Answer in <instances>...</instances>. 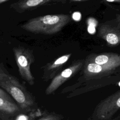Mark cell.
Listing matches in <instances>:
<instances>
[{
    "label": "cell",
    "instance_id": "14",
    "mask_svg": "<svg viewBox=\"0 0 120 120\" xmlns=\"http://www.w3.org/2000/svg\"><path fill=\"white\" fill-rule=\"evenodd\" d=\"M115 24L119 29H120V15H117Z\"/></svg>",
    "mask_w": 120,
    "mask_h": 120
},
{
    "label": "cell",
    "instance_id": "11",
    "mask_svg": "<svg viewBox=\"0 0 120 120\" xmlns=\"http://www.w3.org/2000/svg\"><path fill=\"white\" fill-rule=\"evenodd\" d=\"M85 60L102 65L120 67V55L116 53H92L87 56Z\"/></svg>",
    "mask_w": 120,
    "mask_h": 120
},
{
    "label": "cell",
    "instance_id": "9",
    "mask_svg": "<svg viewBox=\"0 0 120 120\" xmlns=\"http://www.w3.org/2000/svg\"><path fill=\"white\" fill-rule=\"evenodd\" d=\"M98 36L104 40L109 46L115 47L120 45V29L112 22L101 23L98 28Z\"/></svg>",
    "mask_w": 120,
    "mask_h": 120
},
{
    "label": "cell",
    "instance_id": "5",
    "mask_svg": "<svg viewBox=\"0 0 120 120\" xmlns=\"http://www.w3.org/2000/svg\"><path fill=\"white\" fill-rule=\"evenodd\" d=\"M120 110V90L101 100L88 119L110 120Z\"/></svg>",
    "mask_w": 120,
    "mask_h": 120
},
{
    "label": "cell",
    "instance_id": "1",
    "mask_svg": "<svg viewBox=\"0 0 120 120\" xmlns=\"http://www.w3.org/2000/svg\"><path fill=\"white\" fill-rule=\"evenodd\" d=\"M0 86L14 98L24 113L38 109L34 96L16 77L8 72L2 62L0 64Z\"/></svg>",
    "mask_w": 120,
    "mask_h": 120
},
{
    "label": "cell",
    "instance_id": "12",
    "mask_svg": "<svg viewBox=\"0 0 120 120\" xmlns=\"http://www.w3.org/2000/svg\"><path fill=\"white\" fill-rule=\"evenodd\" d=\"M53 0H19L11 5L14 10L19 13H22L40 6Z\"/></svg>",
    "mask_w": 120,
    "mask_h": 120
},
{
    "label": "cell",
    "instance_id": "6",
    "mask_svg": "<svg viewBox=\"0 0 120 120\" xmlns=\"http://www.w3.org/2000/svg\"><path fill=\"white\" fill-rule=\"evenodd\" d=\"M85 63V59H78L74 61L68 68L60 71L52 79L45 90V94H53L63 83L75 76L82 69Z\"/></svg>",
    "mask_w": 120,
    "mask_h": 120
},
{
    "label": "cell",
    "instance_id": "8",
    "mask_svg": "<svg viewBox=\"0 0 120 120\" xmlns=\"http://www.w3.org/2000/svg\"><path fill=\"white\" fill-rule=\"evenodd\" d=\"M10 95L3 88H0V119L14 120L23 111Z\"/></svg>",
    "mask_w": 120,
    "mask_h": 120
},
{
    "label": "cell",
    "instance_id": "7",
    "mask_svg": "<svg viewBox=\"0 0 120 120\" xmlns=\"http://www.w3.org/2000/svg\"><path fill=\"white\" fill-rule=\"evenodd\" d=\"M119 72H120V67L102 65L85 60L81 76L76 81H84L99 78Z\"/></svg>",
    "mask_w": 120,
    "mask_h": 120
},
{
    "label": "cell",
    "instance_id": "2",
    "mask_svg": "<svg viewBox=\"0 0 120 120\" xmlns=\"http://www.w3.org/2000/svg\"><path fill=\"white\" fill-rule=\"evenodd\" d=\"M70 21L71 17L67 14L47 15L31 18L21 28L34 34L52 35L60 32Z\"/></svg>",
    "mask_w": 120,
    "mask_h": 120
},
{
    "label": "cell",
    "instance_id": "15",
    "mask_svg": "<svg viewBox=\"0 0 120 120\" xmlns=\"http://www.w3.org/2000/svg\"><path fill=\"white\" fill-rule=\"evenodd\" d=\"M107 1L109 2H120V0H106Z\"/></svg>",
    "mask_w": 120,
    "mask_h": 120
},
{
    "label": "cell",
    "instance_id": "10",
    "mask_svg": "<svg viewBox=\"0 0 120 120\" xmlns=\"http://www.w3.org/2000/svg\"><path fill=\"white\" fill-rule=\"evenodd\" d=\"M72 53H69L60 56L41 67L43 73L42 79L44 82L52 80L58 74L68 61Z\"/></svg>",
    "mask_w": 120,
    "mask_h": 120
},
{
    "label": "cell",
    "instance_id": "13",
    "mask_svg": "<svg viewBox=\"0 0 120 120\" xmlns=\"http://www.w3.org/2000/svg\"><path fill=\"white\" fill-rule=\"evenodd\" d=\"M64 116L54 112H42V114L37 119L38 120H60Z\"/></svg>",
    "mask_w": 120,
    "mask_h": 120
},
{
    "label": "cell",
    "instance_id": "16",
    "mask_svg": "<svg viewBox=\"0 0 120 120\" xmlns=\"http://www.w3.org/2000/svg\"><path fill=\"white\" fill-rule=\"evenodd\" d=\"M74 1H85V0H72Z\"/></svg>",
    "mask_w": 120,
    "mask_h": 120
},
{
    "label": "cell",
    "instance_id": "4",
    "mask_svg": "<svg viewBox=\"0 0 120 120\" xmlns=\"http://www.w3.org/2000/svg\"><path fill=\"white\" fill-rule=\"evenodd\" d=\"M13 51L21 77L30 85H34L35 77L30 70L31 65L35 60L33 50L19 45L13 47Z\"/></svg>",
    "mask_w": 120,
    "mask_h": 120
},
{
    "label": "cell",
    "instance_id": "3",
    "mask_svg": "<svg viewBox=\"0 0 120 120\" xmlns=\"http://www.w3.org/2000/svg\"><path fill=\"white\" fill-rule=\"evenodd\" d=\"M120 80V75H108L84 81H76L73 84L63 89L61 94L69 93L67 98H72L103 87L116 83Z\"/></svg>",
    "mask_w": 120,
    "mask_h": 120
}]
</instances>
